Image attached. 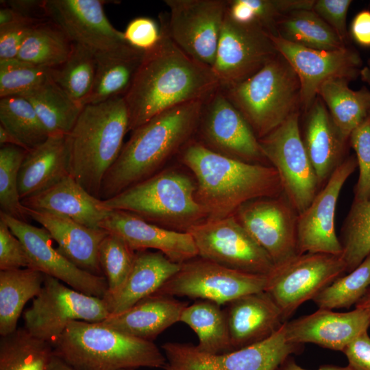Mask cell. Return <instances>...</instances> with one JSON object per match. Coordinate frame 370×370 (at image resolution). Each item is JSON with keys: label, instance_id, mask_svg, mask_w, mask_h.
<instances>
[{"label": "cell", "instance_id": "6da1fadb", "mask_svg": "<svg viewBox=\"0 0 370 370\" xmlns=\"http://www.w3.org/2000/svg\"><path fill=\"white\" fill-rule=\"evenodd\" d=\"M160 25L159 42L145 52L132 84L123 96L129 131L173 107L204 101L220 88L212 68L184 52L160 21Z\"/></svg>", "mask_w": 370, "mask_h": 370}, {"label": "cell", "instance_id": "7a4b0ae2", "mask_svg": "<svg viewBox=\"0 0 370 370\" xmlns=\"http://www.w3.org/2000/svg\"><path fill=\"white\" fill-rule=\"evenodd\" d=\"M181 160L196 177L195 198L207 219L234 215L247 201L283 193L279 175L272 166L221 154L199 140L192 139L183 147Z\"/></svg>", "mask_w": 370, "mask_h": 370}, {"label": "cell", "instance_id": "3957f363", "mask_svg": "<svg viewBox=\"0 0 370 370\" xmlns=\"http://www.w3.org/2000/svg\"><path fill=\"white\" fill-rule=\"evenodd\" d=\"M204 101L165 110L132 131L101 183L99 198L110 199L159 172L197 132Z\"/></svg>", "mask_w": 370, "mask_h": 370}, {"label": "cell", "instance_id": "277c9868", "mask_svg": "<svg viewBox=\"0 0 370 370\" xmlns=\"http://www.w3.org/2000/svg\"><path fill=\"white\" fill-rule=\"evenodd\" d=\"M129 132L123 97L83 107L66 135L69 174L92 195L99 198L103 177L117 159Z\"/></svg>", "mask_w": 370, "mask_h": 370}, {"label": "cell", "instance_id": "5b68a950", "mask_svg": "<svg viewBox=\"0 0 370 370\" xmlns=\"http://www.w3.org/2000/svg\"><path fill=\"white\" fill-rule=\"evenodd\" d=\"M51 345L75 370L163 369L166 363L153 341L128 336L101 322L72 321Z\"/></svg>", "mask_w": 370, "mask_h": 370}, {"label": "cell", "instance_id": "8992f818", "mask_svg": "<svg viewBox=\"0 0 370 370\" xmlns=\"http://www.w3.org/2000/svg\"><path fill=\"white\" fill-rule=\"evenodd\" d=\"M195 184L188 175L177 170H161L102 200V204L108 210L129 212L162 227L186 232L208 217L196 200Z\"/></svg>", "mask_w": 370, "mask_h": 370}, {"label": "cell", "instance_id": "52a82bcc", "mask_svg": "<svg viewBox=\"0 0 370 370\" xmlns=\"http://www.w3.org/2000/svg\"><path fill=\"white\" fill-rule=\"evenodd\" d=\"M221 89L258 139L301 108L299 78L279 53L249 78Z\"/></svg>", "mask_w": 370, "mask_h": 370}, {"label": "cell", "instance_id": "ba28073f", "mask_svg": "<svg viewBox=\"0 0 370 370\" xmlns=\"http://www.w3.org/2000/svg\"><path fill=\"white\" fill-rule=\"evenodd\" d=\"M284 325L272 336L254 345L223 354L200 352L188 343L167 342L161 347L164 370H276L289 356L300 354L303 344L288 341Z\"/></svg>", "mask_w": 370, "mask_h": 370}, {"label": "cell", "instance_id": "9c48e42d", "mask_svg": "<svg viewBox=\"0 0 370 370\" xmlns=\"http://www.w3.org/2000/svg\"><path fill=\"white\" fill-rule=\"evenodd\" d=\"M109 315L102 298L79 292L45 275L40 293L23 317L24 328L31 335L52 345L71 322H101Z\"/></svg>", "mask_w": 370, "mask_h": 370}, {"label": "cell", "instance_id": "30bf717a", "mask_svg": "<svg viewBox=\"0 0 370 370\" xmlns=\"http://www.w3.org/2000/svg\"><path fill=\"white\" fill-rule=\"evenodd\" d=\"M299 114L295 112L258 139L265 158L279 175L284 195L299 214L321 188L301 135Z\"/></svg>", "mask_w": 370, "mask_h": 370}, {"label": "cell", "instance_id": "8fae6325", "mask_svg": "<svg viewBox=\"0 0 370 370\" xmlns=\"http://www.w3.org/2000/svg\"><path fill=\"white\" fill-rule=\"evenodd\" d=\"M347 272L342 254L304 253L275 267L264 291L280 308L285 322L305 301Z\"/></svg>", "mask_w": 370, "mask_h": 370}, {"label": "cell", "instance_id": "7c38bea8", "mask_svg": "<svg viewBox=\"0 0 370 370\" xmlns=\"http://www.w3.org/2000/svg\"><path fill=\"white\" fill-rule=\"evenodd\" d=\"M267 276L229 269L197 256L180 269L154 294L187 297L227 304L241 296L264 291Z\"/></svg>", "mask_w": 370, "mask_h": 370}, {"label": "cell", "instance_id": "4fadbf2b", "mask_svg": "<svg viewBox=\"0 0 370 370\" xmlns=\"http://www.w3.org/2000/svg\"><path fill=\"white\" fill-rule=\"evenodd\" d=\"M186 232L192 236L199 256L229 269L267 276L275 267L267 252L234 215L206 219Z\"/></svg>", "mask_w": 370, "mask_h": 370}, {"label": "cell", "instance_id": "5bb4252c", "mask_svg": "<svg viewBox=\"0 0 370 370\" xmlns=\"http://www.w3.org/2000/svg\"><path fill=\"white\" fill-rule=\"evenodd\" d=\"M161 14L171 40L186 54L212 68L226 11L224 0H165Z\"/></svg>", "mask_w": 370, "mask_h": 370}, {"label": "cell", "instance_id": "9a60e30c", "mask_svg": "<svg viewBox=\"0 0 370 370\" xmlns=\"http://www.w3.org/2000/svg\"><path fill=\"white\" fill-rule=\"evenodd\" d=\"M278 54L269 32L256 23H238L225 11L212 66L221 88L249 78Z\"/></svg>", "mask_w": 370, "mask_h": 370}, {"label": "cell", "instance_id": "2e32d148", "mask_svg": "<svg viewBox=\"0 0 370 370\" xmlns=\"http://www.w3.org/2000/svg\"><path fill=\"white\" fill-rule=\"evenodd\" d=\"M197 132L199 141L217 153L249 163L270 165L258 138L221 88L204 101Z\"/></svg>", "mask_w": 370, "mask_h": 370}, {"label": "cell", "instance_id": "e0dca14e", "mask_svg": "<svg viewBox=\"0 0 370 370\" xmlns=\"http://www.w3.org/2000/svg\"><path fill=\"white\" fill-rule=\"evenodd\" d=\"M234 215L267 252L275 267L300 255L297 241L299 214L284 193L247 201Z\"/></svg>", "mask_w": 370, "mask_h": 370}, {"label": "cell", "instance_id": "ac0fdd59", "mask_svg": "<svg viewBox=\"0 0 370 370\" xmlns=\"http://www.w3.org/2000/svg\"><path fill=\"white\" fill-rule=\"evenodd\" d=\"M278 52L289 63L300 82V104L305 112L317 97L320 86L336 77L350 81L360 75L362 60L349 47L328 51L301 46L269 34Z\"/></svg>", "mask_w": 370, "mask_h": 370}, {"label": "cell", "instance_id": "d6986e66", "mask_svg": "<svg viewBox=\"0 0 370 370\" xmlns=\"http://www.w3.org/2000/svg\"><path fill=\"white\" fill-rule=\"evenodd\" d=\"M0 218L23 244L30 267L53 277L79 292L103 298L108 291L104 276L97 275L76 266L53 245V239L42 227L14 219L0 212Z\"/></svg>", "mask_w": 370, "mask_h": 370}, {"label": "cell", "instance_id": "ffe728a7", "mask_svg": "<svg viewBox=\"0 0 370 370\" xmlns=\"http://www.w3.org/2000/svg\"><path fill=\"white\" fill-rule=\"evenodd\" d=\"M356 167V157L346 158L309 206L298 215L297 241L300 254L308 252L342 254L343 247L335 227L336 208L341 191Z\"/></svg>", "mask_w": 370, "mask_h": 370}, {"label": "cell", "instance_id": "44dd1931", "mask_svg": "<svg viewBox=\"0 0 370 370\" xmlns=\"http://www.w3.org/2000/svg\"><path fill=\"white\" fill-rule=\"evenodd\" d=\"M100 0H45L47 18L58 25L73 43L95 53L130 45L123 32L109 21Z\"/></svg>", "mask_w": 370, "mask_h": 370}, {"label": "cell", "instance_id": "7402d4cb", "mask_svg": "<svg viewBox=\"0 0 370 370\" xmlns=\"http://www.w3.org/2000/svg\"><path fill=\"white\" fill-rule=\"evenodd\" d=\"M100 227L121 238L135 251L156 249L179 264L198 256L188 232L162 227L129 212L110 210Z\"/></svg>", "mask_w": 370, "mask_h": 370}, {"label": "cell", "instance_id": "603a6c76", "mask_svg": "<svg viewBox=\"0 0 370 370\" xmlns=\"http://www.w3.org/2000/svg\"><path fill=\"white\" fill-rule=\"evenodd\" d=\"M369 327L370 314L360 308L347 312L319 308L312 314L284 323L288 341L303 345L312 343L341 352Z\"/></svg>", "mask_w": 370, "mask_h": 370}, {"label": "cell", "instance_id": "cb8c5ba5", "mask_svg": "<svg viewBox=\"0 0 370 370\" xmlns=\"http://www.w3.org/2000/svg\"><path fill=\"white\" fill-rule=\"evenodd\" d=\"M225 305L234 351L266 340L285 323L280 308L264 291L241 296Z\"/></svg>", "mask_w": 370, "mask_h": 370}, {"label": "cell", "instance_id": "d4e9b609", "mask_svg": "<svg viewBox=\"0 0 370 370\" xmlns=\"http://www.w3.org/2000/svg\"><path fill=\"white\" fill-rule=\"evenodd\" d=\"M21 203L27 208L66 217L91 228H101L110 212L101 199L88 193L70 174Z\"/></svg>", "mask_w": 370, "mask_h": 370}, {"label": "cell", "instance_id": "484cf974", "mask_svg": "<svg viewBox=\"0 0 370 370\" xmlns=\"http://www.w3.org/2000/svg\"><path fill=\"white\" fill-rule=\"evenodd\" d=\"M29 217L38 222L58 244V249L80 269L102 275L99 249L108 232L91 228L70 219L26 208Z\"/></svg>", "mask_w": 370, "mask_h": 370}, {"label": "cell", "instance_id": "4316f807", "mask_svg": "<svg viewBox=\"0 0 370 370\" xmlns=\"http://www.w3.org/2000/svg\"><path fill=\"white\" fill-rule=\"evenodd\" d=\"M306 112L302 139L321 187L346 158L349 141L343 137L319 96Z\"/></svg>", "mask_w": 370, "mask_h": 370}, {"label": "cell", "instance_id": "83f0119b", "mask_svg": "<svg viewBox=\"0 0 370 370\" xmlns=\"http://www.w3.org/2000/svg\"><path fill=\"white\" fill-rule=\"evenodd\" d=\"M180 267L160 251H138L131 271L116 292L102 298L110 314L122 312L153 295Z\"/></svg>", "mask_w": 370, "mask_h": 370}, {"label": "cell", "instance_id": "f1b7e54d", "mask_svg": "<svg viewBox=\"0 0 370 370\" xmlns=\"http://www.w3.org/2000/svg\"><path fill=\"white\" fill-rule=\"evenodd\" d=\"M187 302L174 297L151 295L129 309L110 314L103 324L140 339L153 341L162 332L177 322Z\"/></svg>", "mask_w": 370, "mask_h": 370}, {"label": "cell", "instance_id": "f546056e", "mask_svg": "<svg viewBox=\"0 0 370 370\" xmlns=\"http://www.w3.org/2000/svg\"><path fill=\"white\" fill-rule=\"evenodd\" d=\"M66 136H49L27 151L18 172L21 200L37 194L69 175Z\"/></svg>", "mask_w": 370, "mask_h": 370}, {"label": "cell", "instance_id": "4dcf8cb0", "mask_svg": "<svg viewBox=\"0 0 370 370\" xmlns=\"http://www.w3.org/2000/svg\"><path fill=\"white\" fill-rule=\"evenodd\" d=\"M144 55V51L130 45L95 53V82L84 106L123 97L132 84Z\"/></svg>", "mask_w": 370, "mask_h": 370}, {"label": "cell", "instance_id": "1f68e13d", "mask_svg": "<svg viewBox=\"0 0 370 370\" xmlns=\"http://www.w3.org/2000/svg\"><path fill=\"white\" fill-rule=\"evenodd\" d=\"M349 82L341 77L330 79L320 86L317 93L347 141L352 132L370 113V90L362 87L354 90L349 87Z\"/></svg>", "mask_w": 370, "mask_h": 370}, {"label": "cell", "instance_id": "d6a6232c", "mask_svg": "<svg viewBox=\"0 0 370 370\" xmlns=\"http://www.w3.org/2000/svg\"><path fill=\"white\" fill-rule=\"evenodd\" d=\"M45 275L32 268L0 271V334L9 335L17 330L18 320L26 303L36 297Z\"/></svg>", "mask_w": 370, "mask_h": 370}, {"label": "cell", "instance_id": "836d02e7", "mask_svg": "<svg viewBox=\"0 0 370 370\" xmlns=\"http://www.w3.org/2000/svg\"><path fill=\"white\" fill-rule=\"evenodd\" d=\"M180 322L189 326L197 335L196 348L206 354H223L234 351L227 319L221 305L201 299L188 305Z\"/></svg>", "mask_w": 370, "mask_h": 370}, {"label": "cell", "instance_id": "e575fe53", "mask_svg": "<svg viewBox=\"0 0 370 370\" xmlns=\"http://www.w3.org/2000/svg\"><path fill=\"white\" fill-rule=\"evenodd\" d=\"M32 105L49 136H66L83 106L73 100L51 79L21 95Z\"/></svg>", "mask_w": 370, "mask_h": 370}, {"label": "cell", "instance_id": "d590c367", "mask_svg": "<svg viewBox=\"0 0 370 370\" xmlns=\"http://www.w3.org/2000/svg\"><path fill=\"white\" fill-rule=\"evenodd\" d=\"M310 49L338 50L346 42L312 10H299L283 16L277 23L275 35Z\"/></svg>", "mask_w": 370, "mask_h": 370}, {"label": "cell", "instance_id": "8d00e7d4", "mask_svg": "<svg viewBox=\"0 0 370 370\" xmlns=\"http://www.w3.org/2000/svg\"><path fill=\"white\" fill-rule=\"evenodd\" d=\"M73 42L50 20L37 24L23 42L16 58L34 65L52 69L69 56Z\"/></svg>", "mask_w": 370, "mask_h": 370}, {"label": "cell", "instance_id": "74e56055", "mask_svg": "<svg viewBox=\"0 0 370 370\" xmlns=\"http://www.w3.org/2000/svg\"><path fill=\"white\" fill-rule=\"evenodd\" d=\"M95 53L79 44L73 43L71 52L62 64L50 69L53 81L73 100L84 107L95 79Z\"/></svg>", "mask_w": 370, "mask_h": 370}, {"label": "cell", "instance_id": "f35d334b", "mask_svg": "<svg viewBox=\"0 0 370 370\" xmlns=\"http://www.w3.org/2000/svg\"><path fill=\"white\" fill-rule=\"evenodd\" d=\"M53 354L51 343L19 328L1 337L0 370H46Z\"/></svg>", "mask_w": 370, "mask_h": 370}, {"label": "cell", "instance_id": "ab89813d", "mask_svg": "<svg viewBox=\"0 0 370 370\" xmlns=\"http://www.w3.org/2000/svg\"><path fill=\"white\" fill-rule=\"evenodd\" d=\"M0 122L27 151L42 143L49 137L32 105L20 95L1 98Z\"/></svg>", "mask_w": 370, "mask_h": 370}, {"label": "cell", "instance_id": "60d3db41", "mask_svg": "<svg viewBox=\"0 0 370 370\" xmlns=\"http://www.w3.org/2000/svg\"><path fill=\"white\" fill-rule=\"evenodd\" d=\"M341 233L342 256L349 273L370 255V199L353 201Z\"/></svg>", "mask_w": 370, "mask_h": 370}, {"label": "cell", "instance_id": "b9f144b4", "mask_svg": "<svg viewBox=\"0 0 370 370\" xmlns=\"http://www.w3.org/2000/svg\"><path fill=\"white\" fill-rule=\"evenodd\" d=\"M370 288V255L356 269L336 279L313 299L321 309L349 308L356 305Z\"/></svg>", "mask_w": 370, "mask_h": 370}, {"label": "cell", "instance_id": "7bdbcfd3", "mask_svg": "<svg viewBox=\"0 0 370 370\" xmlns=\"http://www.w3.org/2000/svg\"><path fill=\"white\" fill-rule=\"evenodd\" d=\"M27 151L14 145L0 149L1 212L25 222L29 217L19 195L18 172Z\"/></svg>", "mask_w": 370, "mask_h": 370}, {"label": "cell", "instance_id": "ee69618b", "mask_svg": "<svg viewBox=\"0 0 370 370\" xmlns=\"http://www.w3.org/2000/svg\"><path fill=\"white\" fill-rule=\"evenodd\" d=\"M136 253L123 240L108 233L99 249V261L108 283L106 293L116 292L127 278Z\"/></svg>", "mask_w": 370, "mask_h": 370}, {"label": "cell", "instance_id": "f6af8a7d", "mask_svg": "<svg viewBox=\"0 0 370 370\" xmlns=\"http://www.w3.org/2000/svg\"><path fill=\"white\" fill-rule=\"evenodd\" d=\"M50 78L49 68L17 58L0 60V98L23 95Z\"/></svg>", "mask_w": 370, "mask_h": 370}, {"label": "cell", "instance_id": "bcb514c9", "mask_svg": "<svg viewBox=\"0 0 370 370\" xmlns=\"http://www.w3.org/2000/svg\"><path fill=\"white\" fill-rule=\"evenodd\" d=\"M349 143L356 153L359 170L354 201L370 199V113L352 132Z\"/></svg>", "mask_w": 370, "mask_h": 370}, {"label": "cell", "instance_id": "7dc6e473", "mask_svg": "<svg viewBox=\"0 0 370 370\" xmlns=\"http://www.w3.org/2000/svg\"><path fill=\"white\" fill-rule=\"evenodd\" d=\"M27 267H30V260L23 244L0 218V270Z\"/></svg>", "mask_w": 370, "mask_h": 370}, {"label": "cell", "instance_id": "c3c4849f", "mask_svg": "<svg viewBox=\"0 0 370 370\" xmlns=\"http://www.w3.org/2000/svg\"><path fill=\"white\" fill-rule=\"evenodd\" d=\"M126 42L132 47L147 52L152 50L161 38V29L152 18L140 16L133 18L123 32Z\"/></svg>", "mask_w": 370, "mask_h": 370}, {"label": "cell", "instance_id": "681fc988", "mask_svg": "<svg viewBox=\"0 0 370 370\" xmlns=\"http://www.w3.org/2000/svg\"><path fill=\"white\" fill-rule=\"evenodd\" d=\"M40 22L24 20L0 27V60L16 58L28 35Z\"/></svg>", "mask_w": 370, "mask_h": 370}, {"label": "cell", "instance_id": "f907efd6", "mask_svg": "<svg viewBox=\"0 0 370 370\" xmlns=\"http://www.w3.org/2000/svg\"><path fill=\"white\" fill-rule=\"evenodd\" d=\"M351 0H314L312 10L346 42V20Z\"/></svg>", "mask_w": 370, "mask_h": 370}, {"label": "cell", "instance_id": "816d5d0a", "mask_svg": "<svg viewBox=\"0 0 370 370\" xmlns=\"http://www.w3.org/2000/svg\"><path fill=\"white\" fill-rule=\"evenodd\" d=\"M364 331L343 350L353 370H370V336Z\"/></svg>", "mask_w": 370, "mask_h": 370}, {"label": "cell", "instance_id": "f5cc1de1", "mask_svg": "<svg viewBox=\"0 0 370 370\" xmlns=\"http://www.w3.org/2000/svg\"><path fill=\"white\" fill-rule=\"evenodd\" d=\"M1 2H3L1 3V4L13 9L25 18L37 21L49 20L45 11V0H9L1 1Z\"/></svg>", "mask_w": 370, "mask_h": 370}, {"label": "cell", "instance_id": "db71d44e", "mask_svg": "<svg viewBox=\"0 0 370 370\" xmlns=\"http://www.w3.org/2000/svg\"><path fill=\"white\" fill-rule=\"evenodd\" d=\"M350 33L359 45L370 47V10H363L356 14L351 23Z\"/></svg>", "mask_w": 370, "mask_h": 370}, {"label": "cell", "instance_id": "11a10c76", "mask_svg": "<svg viewBox=\"0 0 370 370\" xmlns=\"http://www.w3.org/2000/svg\"><path fill=\"white\" fill-rule=\"evenodd\" d=\"M276 370H308L299 366L292 357H288ZM317 370H353L348 365L347 367H341L332 365L321 366Z\"/></svg>", "mask_w": 370, "mask_h": 370}, {"label": "cell", "instance_id": "9f6ffc18", "mask_svg": "<svg viewBox=\"0 0 370 370\" xmlns=\"http://www.w3.org/2000/svg\"><path fill=\"white\" fill-rule=\"evenodd\" d=\"M24 20L31 19L24 18L15 10L6 5H3L0 9V27L8 25Z\"/></svg>", "mask_w": 370, "mask_h": 370}, {"label": "cell", "instance_id": "6f0895ef", "mask_svg": "<svg viewBox=\"0 0 370 370\" xmlns=\"http://www.w3.org/2000/svg\"><path fill=\"white\" fill-rule=\"evenodd\" d=\"M0 145H14L22 148H25L21 141L9 130L5 128L0 124Z\"/></svg>", "mask_w": 370, "mask_h": 370}, {"label": "cell", "instance_id": "680465c9", "mask_svg": "<svg viewBox=\"0 0 370 370\" xmlns=\"http://www.w3.org/2000/svg\"><path fill=\"white\" fill-rule=\"evenodd\" d=\"M46 370H75L53 352Z\"/></svg>", "mask_w": 370, "mask_h": 370}, {"label": "cell", "instance_id": "91938a15", "mask_svg": "<svg viewBox=\"0 0 370 370\" xmlns=\"http://www.w3.org/2000/svg\"><path fill=\"white\" fill-rule=\"evenodd\" d=\"M355 306L356 308H360L366 310L370 314V288L363 297Z\"/></svg>", "mask_w": 370, "mask_h": 370}, {"label": "cell", "instance_id": "94428289", "mask_svg": "<svg viewBox=\"0 0 370 370\" xmlns=\"http://www.w3.org/2000/svg\"><path fill=\"white\" fill-rule=\"evenodd\" d=\"M360 76L361 79L370 86V68L367 66L362 68Z\"/></svg>", "mask_w": 370, "mask_h": 370}, {"label": "cell", "instance_id": "6125c7cd", "mask_svg": "<svg viewBox=\"0 0 370 370\" xmlns=\"http://www.w3.org/2000/svg\"><path fill=\"white\" fill-rule=\"evenodd\" d=\"M367 66H368L369 68H370V58H369V60H368V65H367Z\"/></svg>", "mask_w": 370, "mask_h": 370}, {"label": "cell", "instance_id": "be15d7a7", "mask_svg": "<svg viewBox=\"0 0 370 370\" xmlns=\"http://www.w3.org/2000/svg\"><path fill=\"white\" fill-rule=\"evenodd\" d=\"M124 370H135L134 369H124Z\"/></svg>", "mask_w": 370, "mask_h": 370}]
</instances>
